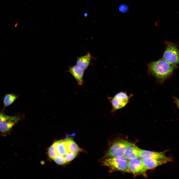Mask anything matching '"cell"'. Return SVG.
Segmentation results:
<instances>
[{
    "label": "cell",
    "mask_w": 179,
    "mask_h": 179,
    "mask_svg": "<svg viewBox=\"0 0 179 179\" xmlns=\"http://www.w3.org/2000/svg\"><path fill=\"white\" fill-rule=\"evenodd\" d=\"M22 116L17 114L9 119L0 122V132L3 134H6L9 132L14 125L22 119Z\"/></svg>",
    "instance_id": "obj_7"
},
{
    "label": "cell",
    "mask_w": 179,
    "mask_h": 179,
    "mask_svg": "<svg viewBox=\"0 0 179 179\" xmlns=\"http://www.w3.org/2000/svg\"><path fill=\"white\" fill-rule=\"evenodd\" d=\"M128 8L127 6L124 5H121L119 7V11L123 12H125L127 11Z\"/></svg>",
    "instance_id": "obj_20"
},
{
    "label": "cell",
    "mask_w": 179,
    "mask_h": 179,
    "mask_svg": "<svg viewBox=\"0 0 179 179\" xmlns=\"http://www.w3.org/2000/svg\"><path fill=\"white\" fill-rule=\"evenodd\" d=\"M84 71L81 69L76 65L70 66L68 72H69L75 78L78 84L80 86L82 85L83 77Z\"/></svg>",
    "instance_id": "obj_11"
},
{
    "label": "cell",
    "mask_w": 179,
    "mask_h": 179,
    "mask_svg": "<svg viewBox=\"0 0 179 179\" xmlns=\"http://www.w3.org/2000/svg\"><path fill=\"white\" fill-rule=\"evenodd\" d=\"M141 149L131 143L127 148L124 157L128 160L139 157Z\"/></svg>",
    "instance_id": "obj_10"
},
{
    "label": "cell",
    "mask_w": 179,
    "mask_h": 179,
    "mask_svg": "<svg viewBox=\"0 0 179 179\" xmlns=\"http://www.w3.org/2000/svg\"><path fill=\"white\" fill-rule=\"evenodd\" d=\"M53 159L56 163L60 165H64L67 163L62 155H58Z\"/></svg>",
    "instance_id": "obj_17"
},
{
    "label": "cell",
    "mask_w": 179,
    "mask_h": 179,
    "mask_svg": "<svg viewBox=\"0 0 179 179\" xmlns=\"http://www.w3.org/2000/svg\"><path fill=\"white\" fill-rule=\"evenodd\" d=\"M165 43V48L162 58L171 64L177 65L179 64V50L172 42L166 41Z\"/></svg>",
    "instance_id": "obj_4"
},
{
    "label": "cell",
    "mask_w": 179,
    "mask_h": 179,
    "mask_svg": "<svg viewBox=\"0 0 179 179\" xmlns=\"http://www.w3.org/2000/svg\"><path fill=\"white\" fill-rule=\"evenodd\" d=\"M48 153L49 157L52 159L57 155L54 143L48 148Z\"/></svg>",
    "instance_id": "obj_16"
},
{
    "label": "cell",
    "mask_w": 179,
    "mask_h": 179,
    "mask_svg": "<svg viewBox=\"0 0 179 179\" xmlns=\"http://www.w3.org/2000/svg\"><path fill=\"white\" fill-rule=\"evenodd\" d=\"M174 101L179 109V99L175 96L173 97Z\"/></svg>",
    "instance_id": "obj_21"
},
{
    "label": "cell",
    "mask_w": 179,
    "mask_h": 179,
    "mask_svg": "<svg viewBox=\"0 0 179 179\" xmlns=\"http://www.w3.org/2000/svg\"><path fill=\"white\" fill-rule=\"evenodd\" d=\"M148 74L154 77L157 82L163 84L172 75L178 68L177 65L171 64L161 58L155 61L147 63Z\"/></svg>",
    "instance_id": "obj_1"
},
{
    "label": "cell",
    "mask_w": 179,
    "mask_h": 179,
    "mask_svg": "<svg viewBox=\"0 0 179 179\" xmlns=\"http://www.w3.org/2000/svg\"><path fill=\"white\" fill-rule=\"evenodd\" d=\"M12 116H9L6 115L4 111L1 110L0 111V122L3 121L10 118Z\"/></svg>",
    "instance_id": "obj_19"
},
{
    "label": "cell",
    "mask_w": 179,
    "mask_h": 179,
    "mask_svg": "<svg viewBox=\"0 0 179 179\" xmlns=\"http://www.w3.org/2000/svg\"><path fill=\"white\" fill-rule=\"evenodd\" d=\"M132 95H129L125 92L121 91L116 93L113 97L108 98L112 106L111 112L113 113L125 107L129 101Z\"/></svg>",
    "instance_id": "obj_5"
},
{
    "label": "cell",
    "mask_w": 179,
    "mask_h": 179,
    "mask_svg": "<svg viewBox=\"0 0 179 179\" xmlns=\"http://www.w3.org/2000/svg\"><path fill=\"white\" fill-rule=\"evenodd\" d=\"M103 164V165L109 167L112 171L129 173L128 160L124 156L110 157L104 161Z\"/></svg>",
    "instance_id": "obj_2"
},
{
    "label": "cell",
    "mask_w": 179,
    "mask_h": 179,
    "mask_svg": "<svg viewBox=\"0 0 179 179\" xmlns=\"http://www.w3.org/2000/svg\"><path fill=\"white\" fill-rule=\"evenodd\" d=\"M18 97V95L13 93L5 94L2 99L3 107L1 110L4 111L6 107L12 104Z\"/></svg>",
    "instance_id": "obj_14"
},
{
    "label": "cell",
    "mask_w": 179,
    "mask_h": 179,
    "mask_svg": "<svg viewBox=\"0 0 179 179\" xmlns=\"http://www.w3.org/2000/svg\"><path fill=\"white\" fill-rule=\"evenodd\" d=\"M88 15V13L86 12H85L84 14V17H86Z\"/></svg>",
    "instance_id": "obj_22"
},
{
    "label": "cell",
    "mask_w": 179,
    "mask_h": 179,
    "mask_svg": "<svg viewBox=\"0 0 179 179\" xmlns=\"http://www.w3.org/2000/svg\"><path fill=\"white\" fill-rule=\"evenodd\" d=\"M131 143L128 141L122 138L116 139L110 146L106 156L109 157L124 156L127 148Z\"/></svg>",
    "instance_id": "obj_3"
},
{
    "label": "cell",
    "mask_w": 179,
    "mask_h": 179,
    "mask_svg": "<svg viewBox=\"0 0 179 179\" xmlns=\"http://www.w3.org/2000/svg\"><path fill=\"white\" fill-rule=\"evenodd\" d=\"M142 159L144 165L147 170L154 169L160 165L173 161L171 158L168 159L162 160L147 158Z\"/></svg>",
    "instance_id": "obj_9"
},
{
    "label": "cell",
    "mask_w": 179,
    "mask_h": 179,
    "mask_svg": "<svg viewBox=\"0 0 179 179\" xmlns=\"http://www.w3.org/2000/svg\"><path fill=\"white\" fill-rule=\"evenodd\" d=\"M77 155L76 154L69 152L66 153L64 156L66 161L68 162L71 161L74 159Z\"/></svg>",
    "instance_id": "obj_18"
},
{
    "label": "cell",
    "mask_w": 179,
    "mask_h": 179,
    "mask_svg": "<svg viewBox=\"0 0 179 179\" xmlns=\"http://www.w3.org/2000/svg\"><path fill=\"white\" fill-rule=\"evenodd\" d=\"M91 58L89 52L85 55L77 57L76 65L81 69L85 70L89 66Z\"/></svg>",
    "instance_id": "obj_12"
},
{
    "label": "cell",
    "mask_w": 179,
    "mask_h": 179,
    "mask_svg": "<svg viewBox=\"0 0 179 179\" xmlns=\"http://www.w3.org/2000/svg\"><path fill=\"white\" fill-rule=\"evenodd\" d=\"M128 167L129 173L135 176H145L148 170L139 157L128 160Z\"/></svg>",
    "instance_id": "obj_6"
},
{
    "label": "cell",
    "mask_w": 179,
    "mask_h": 179,
    "mask_svg": "<svg viewBox=\"0 0 179 179\" xmlns=\"http://www.w3.org/2000/svg\"><path fill=\"white\" fill-rule=\"evenodd\" d=\"M54 143L57 155L64 156L68 153L65 140H60Z\"/></svg>",
    "instance_id": "obj_15"
},
{
    "label": "cell",
    "mask_w": 179,
    "mask_h": 179,
    "mask_svg": "<svg viewBox=\"0 0 179 179\" xmlns=\"http://www.w3.org/2000/svg\"><path fill=\"white\" fill-rule=\"evenodd\" d=\"M165 151L156 152L141 149L139 157L142 159L149 158L159 160L166 159L170 158L166 156Z\"/></svg>",
    "instance_id": "obj_8"
},
{
    "label": "cell",
    "mask_w": 179,
    "mask_h": 179,
    "mask_svg": "<svg viewBox=\"0 0 179 179\" xmlns=\"http://www.w3.org/2000/svg\"><path fill=\"white\" fill-rule=\"evenodd\" d=\"M65 141L68 152L77 155L80 151V149L74 140L71 138H68Z\"/></svg>",
    "instance_id": "obj_13"
}]
</instances>
